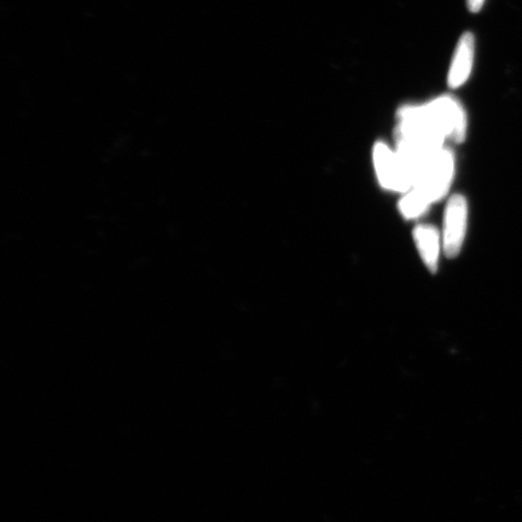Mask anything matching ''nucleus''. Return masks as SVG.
<instances>
[{"mask_svg":"<svg viewBox=\"0 0 522 522\" xmlns=\"http://www.w3.org/2000/svg\"><path fill=\"white\" fill-rule=\"evenodd\" d=\"M398 118L405 129L429 142L444 144L446 139H451L461 143L466 139V112L451 96L439 97L421 107H403Z\"/></svg>","mask_w":522,"mask_h":522,"instance_id":"nucleus-1","label":"nucleus"},{"mask_svg":"<svg viewBox=\"0 0 522 522\" xmlns=\"http://www.w3.org/2000/svg\"><path fill=\"white\" fill-rule=\"evenodd\" d=\"M454 171V155L443 147L429 159L413 189L420 190L432 203L443 199L454 178Z\"/></svg>","mask_w":522,"mask_h":522,"instance_id":"nucleus-2","label":"nucleus"},{"mask_svg":"<svg viewBox=\"0 0 522 522\" xmlns=\"http://www.w3.org/2000/svg\"><path fill=\"white\" fill-rule=\"evenodd\" d=\"M373 158L377 177H379L382 187L404 194L413 189V182H411L408 172L405 171L402 161L388 145L381 142L376 143Z\"/></svg>","mask_w":522,"mask_h":522,"instance_id":"nucleus-3","label":"nucleus"},{"mask_svg":"<svg viewBox=\"0 0 522 522\" xmlns=\"http://www.w3.org/2000/svg\"><path fill=\"white\" fill-rule=\"evenodd\" d=\"M468 222V203L462 195L452 196L445 213L444 249L449 258L461 252L466 236Z\"/></svg>","mask_w":522,"mask_h":522,"instance_id":"nucleus-4","label":"nucleus"},{"mask_svg":"<svg viewBox=\"0 0 522 522\" xmlns=\"http://www.w3.org/2000/svg\"><path fill=\"white\" fill-rule=\"evenodd\" d=\"M475 42L472 33H464L456 46L454 60H452L448 84L451 89L462 86L472 73L474 62Z\"/></svg>","mask_w":522,"mask_h":522,"instance_id":"nucleus-5","label":"nucleus"},{"mask_svg":"<svg viewBox=\"0 0 522 522\" xmlns=\"http://www.w3.org/2000/svg\"><path fill=\"white\" fill-rule=\"evenodd\" d=\"M414 236L423 263H425L427 268L432 272L437 271L440 253L438 230L431 225H419L415 229Z\"/></svg>","mask_w":522,"mask_h":522,"instance_id":"nucleus-6","label":"nucleus"},{"mask_svg":"<svg viewBox=\"0 0 522 522\" xmlns=\"http://www.w3.org/2000/svg\"><path fill=\"white\" fill-rule=\"evenodd\" d=\"M431 205L432 201L425 194H422L420 190L411 189L400 200L399 210L405 218L415 219L421 217Z\"/></svg>","mask_w":522,"mask_h":522,"instance_id":"nucleus-7","label":"nucleus"},{"mask_svg":"<svg viewBox=\"0 0 522 522\" xmlns=\"http://www.w3.org/2000/svg\"><path fill=\"white\" fill-rule=\"evenodd\" d=\"M485 0H467L468 9L472 11V13H478V11L483 8Z\"/></svg>","mask_w":522,"mask_h":522,"instance_id":"nucleus-8","label":"nucleus"}]
</instances>
